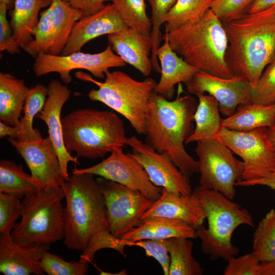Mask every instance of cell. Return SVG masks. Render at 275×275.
<instances>
[{"label": "cell", "mask_w": 275, "mask_h": 275, "mask_svg": "<svg viewBox=\"0 0 275 275\" xmlns=\"http://www.w3.org/2000/svg\"><path fill=\"white\" fill-rule=\"evenodd\" d=\"M62 187L66 199L63 220L66 247L81 251L79 259L88 264L103 249H113L125 257L124 240L109 231L104 199L94 175L72 174Z\"/></svg>", "instance_id": "obj_1"}, {"label": "cell", "mask_w": 275, "mask_h": 275, "mask_svg": "<svg viewBox=\"0 0 275 275\" xmlns=\"http://www.w3.org/2000/svg\"><path fill=\"white\" fill-rule=\"evenodd\" d=\"M179 85L176 98L171 101L155 90L150 102L145 126L146 143L169 156L186 176L199 173L197 161L184 147L193 132L192 121L198 104L189 95L181 96Z\"/></svg>", "instance_id": "obj_2"}, {"label": "cell", "mask_w": 275, "mask_h": 275, "mask_svg": "<svg viewBox=\"0 0 275 275\" xmlns=\"http://www.w3.org/2000/svg\"><path fill=\"white\" fill-rule=\"evenodd\" d=\"M228 45L227 64L253 90L266 66L275 59V6L223 22Z\"/></svg>", "instance_id": "obj_3"}, {"label": "cell", "mask_w": 275, "mask_h": 275, "mask_svg": "<svg viewBox=\"0 0 275 275\" xmlns=\"http://www.w3.org/2000/svg\"><path fill=\"white\" fill-rule=\"evenodd\" d=\"M167 33L172 49L199 70L226 78L234 75L226 61L228 41L223 22L211 9L198 21Z\"/></svg>", "instance_id": "obj_4"}, {"label": "cell", "mask_w": 275, "mask_h": 275, "mask_svg": "<svg viewBox=\"0 0 275 275\" xmlns=\"http://www.w3.org/2000/svg\"><path fill=\"white\" fill-rule=\"evenodd\" d=\"M62 125L65 148L77 158H102L114 148L126 145L123 122L114 111L77 109L62 118Z\"/></svg>", "instance_id": "obj_5"}, {"label": "cell", "mask_w": 275, "mask_h": 275, "mask_svg": "<svg viewBox=\"0 0 275 275\" xmlns=\"http://www.w3.org/2000/svg\"><path fill=\"white\" fill-rule=\"evenodd\" d=\"M192 193L200 200L208 224L207 229L203 225L196 229L203 252L213 260L222 258L228 261L237 256L239 250L232 243V234L240 225L254 227L249 211L213 189L199 186Z\"/></svg>", "instance_id": "obj_6"}, {"label": "cell", "mask_w": 275, "mask_h": 275, "mask_svg": "<svg viewBox=\"0 0 275 275\" xmlns=\"http://www.w3.org/2000/svg\"><path fill=\"white\" fill-rule=\"evenodd\" d=\"M105 74L104 81L101 82L83 72L75 73L79 79L92 82L98 87V89H92L89 92L90 100L102 102L121 114L138 134L145 135L150 99L156 81L151 77L136 80L120 71L107 70Z\"/></svg>", "instance_id": "obj_7"}, {"label": "cell", "mask_w": 275, "mask_h": 275, "mask_svg": "<svg viewBox=\"0 0 275 275\" xmlns=\"http://www.w3.org/2000/svg\"><path fill=\"white\" fill-rule=\"evenodd\" d=\"M62 186L45 187L21 201L22 215L11 233L17 243H52L64 238Z\"/></svg>", "instance_id": "obj_8"}, {"label": "cell", "mask_w": 275, "mask_h": 275, "mask_svg": "<svg viewBox=\"0 0 275 275\" xmlns=\"http://www.w3.org/2000/svg\"><path fill=\"white\" fill-rule=\"evenodd\" d=\"M195 152L198 157L200 186L217 191L233 200L235 183L241 179L244 170L243 161L216 139L197 141Z\"/></svg>", "instance_id": "obj_9"}, {"label": "cell", "mask_w": 275, "mask_h": 275, "mask_svg": "<svg viewBox=\"0 0 275 275\" xmlns=\"http://www.w3.org/2000/svg\"><path fill=\"white\" fill-rule=\"evenodd\" d=\"M268 128L237 131L222 127L215 139L240 156L244 164L241 180L260 177L275 166V149L268 135Z\"/></svg>", "instance_id": "obj_10"}, {"label": "cell", "mask_w": 275, "mask_h": 275, "mask_svg": "<svg viewBox=\"0 0 275 275\" xmlns=\"http://www.w3.org/2000/svg\"><path fill=\"white\" fill-rule=\"evenodd\" d=\"M82 13L62 0H53L40 13L39 22L33 32L34 40L24 50L36 58L39 53L60 55L75 23Z\"/></svg>", "instance_id": "obj_11"}, {"label": "cell", "mask_w": 275, "mask_h": 275, "mask_svg": "<svg viewBox=\"0 0 275 275\" xmlns=\"http://www.w3.org/2000/svg\"><path fill=\"white\" fill-rule=\"evenodd\" d=\"M96 180L104 199L109 231L115 237L122 239L140 224L154 201L114 181L101 177Z\"/></svg>", "instance_id": "obj_12"}, {"label": "cell", "mask_w": 275, "mask_h": 275, "mask_svg": "<svg viewBox=\"0 0 275 275\" xmlns=\"http://www.w3.org/2000/svg\"><path fill=\"white\" fill-rule=\"evenodd\" d=\"M125 65L126 63L114 52L111 45L108 44L103 51L96 53L80 51L67 55L39 53L35 58L33 70L37 77L49 73H58L62 81L68 84L72 80L70 72L75 69L86 70L95 77L104 79L105 73L109 68Z\"/></svg>", "instance_id": "obj_13"}, {"label": "cell", "mask_w": 275, "mask_h": 275, "mask_svg": "<svg viewBox=\"0 0 275 275\" xmlns=\"http://www.w3.org/2000/svg\"><path fill=\"white\" fill-rule=\"evenodd\" d=\"M88 173L98 175L139 191L152 201L158 200L162 188L153 184L141 164L123 147H117L108 157L99 163L84 169L75 168L72 174Z\"/></svg>", "instance_id": "obj_14"}, {"label": "cell", "mask_w": 275, "mask_h": 275, "mask_svg": "<svg viewBox=\"0 0 275 275\" xmlns=\"http://www.w3.org/2000/svg\"><path fill=\"white\" fill-rule=\"evenodd\" d=\"M188 93L197 96L208 93L218 102L224 116L233 115L238 106L252 102L253 88L243 76L234 75L226 78L199 70L185 83Z\"/></svg>", "instance_id": "obj_15"}, {"label": "cell", "mask_w": 275, "mask_h": 275, "mask_svg": "<svg viewBox=\"0 0 275 275\" xmlns=\"http://www.w3.org/2000/svg\"><path fill=\"white\" fill-rule=\"evenodd\" d=\"M129 154L136 159L155 185L181 195L192 194L189 177L184 175L167 155L160 153L135 136L127 138Z\"/></svg>", "instance_id": "obj_16"}, {"label": "cell", "mask_w": 275, "mask_h": 275, "mask_svg": "<svg viewBox=\"0 0 275 275\" xmlns=\"http://www.w3.org/2000/svg\"><path fill=\"white\" fill-rule=\"evenodd\" d=\"M8 140L24 160L32 177L43 187L58 188L64 184L57 150L48 135L30 142L10 138Z\"/></svg>", "instance_id": "obj_17"}, {"label": "cell", "mask_w": 275, "mask_h": 275, "mask_svg": "<svg viewBox=\"0 0 275 275\" xmlns=\"http://www.w3.org/2000/svg\"><path fill=\"white\" fill-rule=\"evenodd\" d=\"M48 93L43 109L36 116L43 121L48 128V136L57 150L62 173L65 181L68 180V166L69 162L79 164L77 158L66 150L63 137L62 108L70 96L71 91L58 79L51 80L48 86Z\"/></svg>", "instance_id": "obj_18"}, {"label": "cell", "mask_w": 275, "mask_h": 275, "mask_svg": "<svg viewBox=\"0 0 275 275\" xmlns=\"http://www.w3.org/2000/svg\"><path fill=\"white\" fill-rule=\"evenodd\" d=\"M50 243H17L0 234V272L5 275H43L41 259Z\"/></svg>", "instance_id": "obj_19"}, {"label": "cell", "mask_w": 275, "mask_h": 275, "mask_svg": "<svg viewBox=\"0 0 275 275\" xmlns=\"http://www.w3.org/2000/svg\"><path fill=\"white\" fill-rule=\"evenodd\" d=\"M128 28L114 5L108 3L99 11L82 17L75 23L61 54L80 51L84 45L99 36Z\"/></svg>", "instance_id": "obj_20"}, {"label": "cell", "mask_w": 275, "mask_h": 275, "mask_svg": "<svg viewBox=\"0 0 275 275\" xmlns=\"http://www.w3.org/2000/svg\"><path fill=\"white\" fill-rule=\"evenodd\" d=\"M154 216L180 219L195 229L203 225L206 219L200 200L193 193L181 195L164 188L160 198L154 201L142 219Z\"/></svg>", "instance_id": "obj_21"}, {"label": "cell", "mask_w": 275, "mask_h": 275, "mask_svg": "<svg viewBox=\"0 0 275 275\" xmlns=\"http://www.w3.org/2000/svg\"><path fill=\"white\" fill-rule=\"evenodd\" d=\"M113 51L126 63L149 76L153 70L151 61V37L128 28L107 35Z\"/></svg>", "instance_id": "obj_22"}, {"label": "cell", "mask_w": 275, "mask_h": 275, "mask_svg": "<svg viewBox=\"0 0 275 275\" xmlns=\"http://www.w3.org/2000/svg\"><path fill=\"white\" fill-rule=\"evenodd\" d=\"M163 43L158 48L156 55L160 63L161 76L155 91L168 100L175 92V86L189 80L199 71L186 62L171 48L167 33L162 35Z\"/></svg>", "instance_id": "obj_23"}, {"label": "cell", "mask_w": 275, "mask_h": 275, "mask_svg": "<svg viewBox=\"0 0 275 275\" xmlns=\"http://www.w3.org/2000/svg\"><path fill=\"white\" fill-rule=\"evenodd\" d=\"M172 237L195 238L197 237L196 230L180 219L154 216L142 219L138 226L124 235L122 239L134 242Z\"/></svg>", "instance_id": "obj_24"}, {"label": "cell", "mask_w": 275, "mask_h": 275, "mask_svg": "<svg viewBox=\"0 0 275 275\" xmlns=\"http://www.w3.org/2000/svg\"><path fill=\"white\" fill-rule=\"evenodd\" d=\"M29 89L24 79L9 73H0L1 121L13 126L20 125Z\"/></svg>", "instance_id": "obj_25"}, {"label": "cell", "mask_w": 275, "mask_h": 275, "mask_svg": "<svg viewBox=\"0 0 275 275\" xmlns=\"http://www.w3.org/2000/svg\"><path fill=\"white\" fill-rule=\"evenodd\" d=\"M52 1L15 0L14 7L9 12L10 23L14 38L24 50L34 40L33 32L39 22L40 10L49 7Z\"/></svg>", "instance_id": "obj_26"}, {"label": "cell", "mask_w": 275, "mask_h": 275, "mask_svg": "<svg viewBox=\"0 0 275 275\" xmlns=\"http://www.w3.org/2000/svg\"><path fill=\"white\" fill-rule=\"evenodd\" d=\"M275 123V103L269 105L253 102L240 104L230 117L222 119V127L248 131L269 127Z\"/></svg>", "instance_id": "obj_27"}, {"label": "cell", "mask_w": 275, "mask_h": 275, "mask_svg": "<svg viewBox=\"0 0 275 275\" xmlns=\"http://www.w3.org/2000/svg\"><path fill=\"white\" fill-rule=\"evenodd\" d=\"M199 98L194 120L196 127L185 143L206 139H215L222 128V119L219 116L218 101L210 95L201 94Z\"/></svg>", "instance_id": "obj_28"}, {"label": "cell", "mask_w": 275, "mask_h": 275, "mask_svg": "<svg viewBox=\"0 0 275 275\" xmlns=\"http://www.w3.org/2000/svg\"><path fill=\"white\" fill-rule=\"evenodd\" d=\"M42 188L31 175L24 172L20 164L6 159L0 161V192L20 199Z\"/></svg>", "instance_id": "obj_29"}, {"label": "cell", "mask_w": 275, "mask_h": 275, "mask_svg": "<svg viewBox=\"0 0 275 275\" xmlns=\"http://www.w3.org/2000/svg\"><path fill=\"white\" fill-rule=\"evenodd\" d=\"M213 0H177L162 19L164 31L170 33L198 21L210 9Z\"/></svg>", "instance_id": "obj_30"}, {"label": "cell", "mask_w": 275, "mask_h": 275, "mask_svg": "<svg viewBox=\"0 0 275 275\" xmlns=\"http://www.w3.org/2000/svg\"><path fill=\"white\" fill-rule=\"evenodd\" d=\"M48 89L38 84L29 89L23 109L24 115L20 119L19 139L22 142H30L41 139L40 131L33 127L34 119L44 108L48 96Z\"/></svg>", "instance_id": "obj_31"}, {"label": "cell", "mask_w": 275, "mask_h": 275, "mask_svg": "<svg viewBox=\"0 0 275 275\" xmlns=\"http://www.w3.org/2000/svg\"><path fill=\"white\" fill-rule=\"evenodd\" d=\"M190 238H171L169 275H201L203 269L192 255Z\"/></svg>", "instance_id": "obj_32"}, {"label": "cell", "mask_w": 275, "mask_h": 275, "mask_svg": "<svg viewBox=\"0 0 275 275\" xmlns=\"http://www.w3.org/2000/svg\"><path fill=\"white\" fill-rule=\"evenodd\" d=\"M252 252L260 261L275 262V210L259 222L252 239Z\"/></svg>", "instance_id": "obj_33"}, {"label": "cell", "mask_w": 275, "mask_h": 275, "mask_svg": "<svg viewBox=\"0 0 275 275\" xmlns=\"http://www.w3.org/2000/svg\"><path fill=\"white\" fill-rule=\"evenodd\" d=\"M128 28L151 36L152 23L145 0H109Z\"/></svg>", "instance_id": "obj_34"}, {"label": "cell", "mask_w": 275, "mask_h": 275, "mask_svg": "<svg viewBox=\"0 0 275 275\" xmlns=\"http://www.w3.org/2000/svg\"><path fill=\"white\" fill-rule=\"evenodd\" d=\"M224 275H275V262L260 261L253 252L228 260Z\"/></svg>", "instance_id": "obj_35"}, {"label": "cell", "mask_w": 275, "mask_h": 275, "mask_svg": "<svg viewBox=\"0 0 275 275\" xmlns=\"http://www.w3.org/2000/svg\"><path fill=\"white\" fill-rule=\"evenodd\" d=\"M151 8L152 31L151 37L152 48L151 61L153 70L158 73L161 71L160 66L158 62L156 52L160 46L162 34L160 31L162 19L166 14L175 4L177 0H147Z\"/></svg>", "instance_id": "obj_36"}, {"label": "cell", "mask_w": 275, "mask_h": 275, "mask_svg": "<svg viewBox=\"0 0 275 275\" xmlns=\"http://www.w3.org/2000/svg\"><path fill=\"white\" fill-rule=\"evenodd\" d=\"M41 267L48 275H85L89 264L80 259L67 261L61 257L46 251L41 259Z\"/></svg>", "instance_id": "obj_37"}, {"label": "cell", "mask_w": 275, "mask_h": 275, "mask_svg": "<svg viewBox=\"0 0 275 275\" xmlns=\"http://www.w3.org/2000/svg\"><path fill=\"white\" fill-rule=\"evenodd\" d=\"M124 240L126 246H137L143 248L147 257L154 258L159 263L163 274L169 275L170 256L169 254L171 238L143 239L134 242Z\"/></svg>", "instance_id": "obj_38"}, {"label": "cell", "mask_w": 275, "mask_h": 275, "mask_svg": "<svg viewBox=\"0 0 275 275\" xmlns=\"http://www.w3.org/2000/svg\"><path fill=\"white\" fill-rule=\"evenodd\" d=\"M252 102L264 105L275 103V59L265 68L253 90Z\"/></svg>", "instance_id": "obj_39"}, {"label": "cell", "mask_w": 275, "mask_h": 275, "mask_svg": "<svg viewBox=\"0 0 275 275\" xmlns=\"http://www.w3.org/2000/svg\"><path fill=\"white\" fill-rule=\"evenodd\" d=\"M22 215L21 201L11 195L0 192V234L11 233L16 221Z\"/></svg>", "instance_id": "obj_40"}, {"label": "cell", "mask_w": 275, "mask_h": 275, "mask_svg": "<svg viewBox=\"0 0 275 275\" xmlns=\"http://www.w3.org/2000/svg\"><path fill=\"white\" fill-rule=\"evenodd\" d=\"M255 0H213L210 9L223 22L239 18L247 13Z\"/></svg>", "instance_id": "obj_41"}, {"label": "cell", "mask_w": 275, "mask_h": 275, "mask_svg": "<svg viewBox=\"0 0 275 275\" xmlns=\"http://www.w3.org/2000/svg\"><path fill=\"white\" fill-rule=\"evenodd\" d=\"M8 7L0 3V51H6L11 54L20 52V45L14 38L13 30L7 18Z\"/></svg>", "instance_id": "obj_42"}, {"label": "cell", "mask_w": 275, "mask_h": 275, "mask_svg": "<svg viewBox=\"0 0 275 275\" xmlns=\"http://www.w3.org/2000/svg\"><path fill=\"white\" fill-rule=\"evenodd\" d=\"M71 7L80 11L83 17L87 16L102 9L109 0H62Z\"/></svg>", "instance_id": "obj_43"}, {"label": "cell", "mask_w": 275, "mask_h": 275, "mask_svg": "<svg viewBox=\"0 0 275 275\" xmlns=\"http://www.w3.org/2000/svg\"><path fill=\"white\" fill-rule=\"evenodd\" d=\"M257 185L266 186L275 190V166L260 177L247 180H240L235 183V186L248 187Z\"/></svg>", "instance_id": "obj_44"}, {"label": "cell", "mask_w": 275, "mask_h": 275, "mask_svg": "<svg viewBox=\"0 0 275 275\" xmlns=\"http://www.w3.org/2000/svg\"><path fill=\"white\" fill-rule=\"evenodd\" d=\"M20 128L19 126H13L1 121L0 122V138H4L8 136L9 138L18 140L19 137Z\"/></svg>", "instance_id": "obj_45"}, {"label": "cell", "mask_w": 275, "mask_h": 275, "mask_svg": "<svg viewBox=\"0 0 275 275\" xmlns=\"http://www.w3.org/2000/svg\"><path fill=\"white\" fill-rule=\"evenodd\" d=\"M275 6V0H255L251 6L248 13H256Z\"/></svg>", "instance_id": "obj_46"}, {"label": "cell", "mask_w": 275, "mask_h": 275, "mask_svg": "<svg viewBox=\"0 0 275 275\" xmlns=\"http://www.w3.org/2000/svg\"><path fill=\"white\" fill-rule=\"evenodd\" d=\"M268 135L271 143L275 149V123L268 127Z\"/></svg>", "instance_id": "obj_47"}, {"label": "cell", "mask_w": 275, "mask_h": 275, "mask_svg": "<svg viewBox=\"0 0 275 275\" xmlns=\"http://www.w3.org/2000/svg\"><path fill=\"white\" fill-rule=\"evenodd\" d=\"M15 0H0V3L7 5L9 11L12 10L14 7Z\"/></svg>", "instance_id": "obj_48"}, {"label": "cell", "mask_w": 275, "mask_h": 275, "mask_svg": "<svg viewBox=\"0 0 275 275\" xmlns=\"http://www.w3.org/2000/svg\"><path fill=\"white\" fill-rule=\"evenodd\" d=\"M100 274H115V275H126L127 274V272L125 269L121 270L120 272L117 273H110L109 272H104L102 271H100Z\"/></svg>", "instance_id": "obj_49"}, {"label": "cell", "mask_w": 275, "mask_h": 275, "mask_svg": "<svg viewBox=\"0 0 275 275\" xmlns=\"http://www.w3.org/2000/svg\"></svg>", "instance_id": "obj_50"}]
</instances>
